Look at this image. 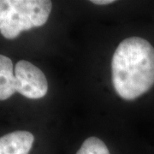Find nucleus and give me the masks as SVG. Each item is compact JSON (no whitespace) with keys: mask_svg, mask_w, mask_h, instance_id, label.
Returning <instances> with one entry per match:
<instances>
[{"mask_svg":"<svg viewBox=\"0 0 154 154\" xmlns=\"http://www.w3.org/2000/svg\"><path fill=\"white\" fill-rule=\"evenodd\" d=\"M112 83L122 99L133 100L154 85V47L146 39H123L112 57Z\"/></svg>","mask_w":154,"mask_h":154,"instance_id":"f257e3e1","label":"nucleus"},{"mask_svg":"<svg viewBox=\"0 0 154 154\" xmlns=\"http://www.w3.org/2000/svg\"><path fill=\"white\" fill-rule=\"evenodd\" d=\"M52 8L48 0H0V33L13 39L22 31L43 26Z\"/></svg>","mask_w":154,"mask_h":154,"instance_id":"f03ea898","label":"nucleus"},{"mask_svg":"<svg viewBox=\"0 0 154 154\" xmlns=\"http://www.w3.org/2000/svg\"><path fill=\"white\" fill-rule=\"evenodd\" d=\"M17 92L31 99L43 98L48 91V82L45 74L38 67L26 60H20L15 66Z\"/></svg>","mask_w":154,"mask_h":154,"instance_id":"7ed1b4c3","label":"nucleus"},{"mask_svg":"<svg viewBox=\"0 0 154 154\" xmlns=\"http://www.w3.org/2000/svg\"><path fill=\"white\" fill-rule=\"evenodd\" d=\"M34 137L28 131H15L0 137V154H28Z\"/></svg>","mask_w":154,"mask_h":154,"instance_id":"20e7f679","label":"nucleus"},{"mask_svg":"<svg viewBox=\"0 0 154 154\" xmlns=\"http://www.w3.org/2000/svg\"><path fill=\"white\" fill-rule=\"evenodd\" d=\"M17 92L14 65L10 57L0 54V100L10 99Z\"/></svg>","mask_w":154,"mask_h":154,"instance_id":"39448f33","label":"nucleus"},{"mask_svg":"<svg viewBox=\"0 0 154 154\" xmlns=\"http://www.w3.org/2000/svg\"><path fill=\"white\" fill-rule=\"evenodd\" d=\"M76 154H110L103 140L97 137L88 138L78 150Z\"/></svg>","mask_w":154,"mask_h":154,"instance_id":"423d86ee","label":"nucleus"},{"mask_svg":"<svg viewBox=\"0 0 154 154\" xmlns=\"http://www.w3.org/2000/svg\"><path fill=\"white\" fill-rule=\"evenodd\" d=\"M91 2L95 4V5H110V4H112L115 1H112V0H94V1H91Z\"/></svg>","mask_w":154,"mask_h":154,"instance_id":"0eeeda50","label":"nucleus"}]
</instances>
